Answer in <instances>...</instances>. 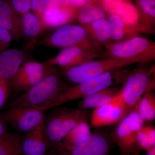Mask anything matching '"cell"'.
<instances>
[{
	"instance_id": "cell-1",
	"label": "cell",
	"mask_w": 155,
	"mask_h": 155,
	"mask_svg": "<svg viewBox=\"0 0 155 155\" xmlns=\"http://www.w3.org/2000/svg\"><path fill=\"white\" fill-rule=\"evenodd\" d=\"M130 71L120 69L103 73L74 86H66L51 102L43 109L47 110L65 103L82 99L100 90L124 84Z\"/></svg>"
},
{
	"instance_id": "cell-2",
	"label": "cell",
	"mask_w": 155,
	"mask_h": 155,
	"mask_svg": "<svg viewBox=\"0 0 155 155\" xmlns=\"http://www.w3.org/2000/svg\"><path fill=\"white\" fill-rule=\"evenodd\" d=\"M66 86L62 80L61 72L57 67L46 64L44 75L41 80L15 98L10 104L9 107L24 106L43 110L51 102Z\"/></svg>"
},
{
	"instance_id": "cell-3",
	"label": "cell",
	"mask_w": 155,
	"mask_h": 155,
	"mask_svg": "<svg viewBox=\"0 0 155 155\" xmlns=\"http://www.w3.org/2000/svg\"><path fill=\"white\" fill-rule=\"evenodd\" d=\"M35 45L55 48L77 46L89 50L103 56L105 51L94 41L82 25L69 24L62 25L43 38L38 41Z\"/></svg>"
},
{
	"instance_id": "cell-4",
	"label": "cell",
	"mask_w": 155,
	"mask_h": 155,
	"mask_svg": "<svg viewBox=\"0 0 155 155\" xmlns=\"http://www.w3.org/2000/svg\"><path fill=\"white\" fill-rule=\"evenodd\" d=\"M51 109L44 119L45 135L49 149L61 143L75 125L87 119V114L84 109L60 106Z\"/></svg>"
},
{
	"instance_id": "cell-5",
	"label": "cell",
	"mask_w": 155,
	"mask_h": 155,
	"mask_svg": "<svg viewBox=\"0 0 155 155\" xmlns=\"http://www.w3.org/2000/svg\"><path fill=\"white\" fill-rule=\"evenodd\" d=\"M137 63L145 64L138 59L107 57L98 61H90L75 67L62 69L60 72L67 80L77 84L104 72L123 69Z\"/></svg>"
},
{
	"instance_id": "cell-6",
	"label": "cell",
	"mask_w": 155,
	"mask_h": 155,
	"mask_svg": "<svg viewBox=\"0 0 155 155\" xmlns=\"http://www.w3.org/2000/svg\"><path fill=\"white\" fill-rule=\"evenodd\" d=\"M107 57L138 59L145 64L155 60V43L139 36L104 45Z\"/></svg>"
},
{
	"instance_id": "cell-7",
	"label": "cell",
	"mask_w": 155,
	"mask_h": 155,
	"mask_svg": "<svg viewBox=\"0 0 155 155\" xmlns=\"http://www.w3.org/2000/svg\"><path fill=\"white\" fill-rule=\"evenodd\" d=\"M139 102L118 122L114 130V141L122 153H130L140 151L137 141V135L143 126L144 122L139 114Z\"/></svg>"
},
{
	"instance_id": "cell-8",
	"label": "cell",
	"mask_w": 155,
	"mask_h": 155,
	"mask_svg": "<svg viewBox=\"0 0 155 155\" xmlns=\"http://www.w3.org/2000/svg\"><path fill=\"white\" fill-rule=\"evenodd\" d=\"M144 64H140V66L130 72L121 89V95L129 110L140 101L150 84L153 82L150 79L154 69H148Z\"/></svg>"
},
{
	"instance_id": "cell-9",
	"label": "cell",
	"mask_w": 155,
	"mask_h": 155,
	"mask_svg": "<svg viewBox=\"0 0 155 155\" xmlns=\"http://www.w3.org/2000/svg\"><path fill=\"white\" fill-rule=\"evenodd\" d=\"M110 144L103 135L93 134L78 143L65 146L59 143L52 148L51 155H110Z\"/></svg>"
},
{
	"instance_id": "cell-10",
	"label": "cell",
	"mask_w": 155,
	"mask_h": 155,
	"mask_svg": "<svg viewBox=\"0 0 155 155\" xmlns=\"http://www.w3.org/2000/svg\"><path fill=\"white\" fill-rule=\"evenodd\" d=\"M45 111L31 107L12 106L0 116L17 133L22 134L26 133L42 122Z\"/></svg>"
},
{
	"instance_id": "cell-11",
	"label": "cell",
	"mask_w": 155,
	"mask_h": 155,
	"mask_svg": "<svg viewBox=\"0 0 155 155\" xmlns=\"http://www.w3.org/2000/svg\"><path fill=\"white\" fill-rule=\"evenodd\" d=\"M129 111L120 92L110 102L94 109L90 126L97 128L114 125L120 122Z\"/></svg>"
},
{
	"instance_id": "cell-12",
	"label": "cell",
	"mask_w": 155,
	"mask_h": 155,
	"mask_svg": "<svg viewBox=\"0 0 155 155\" xmlns=\"http://www.w3.org/2000/svg\"><path fill=\"white\" fill-rule=\"evenodd\" d=\"M101 57L102 56L86 49L71 47L62 49L58 54L45 63L48 65L67 69L94 61L95 58Z\"/></svg>"
},
{
	"instance_id": "cell-13",
	"label": "cell",
	"mask_w": 155,
	"mask_h": 155,
	"mask_svg": "<svg viewBox=\"0 0 155 155\" xmlns=\"http://www.w3.org/2000/svg\"><path fill=\"white\" fill-rule=\"evenodd\" d=\"M24 58L23 51L17 49H8L0 55V85L9 92L10 84Z\"/></svg>"
},
{
	"instance_id": "cell-14",
	"label": "cell",
	"mask_w": 155,
	"mask_h": 155,
	"mask_svg": "<svg viewBox=\"0 0 155 155\" xmlns=\"http://www.w3.org/2000/svg\"><path fill=\"white\" fill-rule=\"evenodd\" d=\"M78 11L71 5L64 7L46 6L41 21L46 30L55 29L75 21Z\"/></svg>"
},
{
	"instance_id": "cell-15",
	"label": "cell",
	"mask_w": 155,
	"mask_h": 155,
	"mask_svg": "<svg viewBox=\"0 0 155 155\" xmlns=\"http://www.w3.org/2000/svg\"><path fill=\"white\" fill-rule=\"evenodd\" d=\"M23 155H45L49 149L45 135L44 120L25 133L22 142Z\"/></svg>"
},
{
	"instance_id": "cell-16",
	"label": "cell",
	"mask_w": 155,
	"mask_h": 155,
	"mask_svg": "<svg viewBox=\"0 0 155 155\" xmlns=\"http://www.w3.org/2000/svg\"><path fill=\"white\" fill-rule=\"evenodd\" d=\"M0 27L8 31L13 40L22 38L21 15L15 11L10 0H0Z\"/></svg>"
},
{
	"instance_id": "cell-17",
	"label": "cell",
	"mask_w": 155,
	"mask_h": 155,
	"mask_svg": "<svg viewBox=\"0 0 155 155\" xmlns=\"http://www.w3.org/2000/svg\"><path fill=\"white\" fill-rule=\"evenodd\" d=\"M22 37L29 41L27 48L34 47L39 38L46 30L40 19L32 12L21 15Z\"/></svg>"
},
{
	"instance_id": "cell-18",
	"label": "cell",
	"mask_w": 155,
	"mask_h": 155,
	"mask_svg": "<svg viewBox=\"0 0 155 155\" xmlns=\"http://www.w3.org/2000/svg\"><path fill=\"white\" fill-rule=\"evenodd\" d=\"M119 87H112L103 89L90 95L81 99L78 104L81 109L96 108L110 102L119 95L121 91Z\"/></svg>"
},
{
	"instance_id": "cell-19",
	"label": "cell",
	"mask_w": 155,
	"mask_h": 155,
	"mask_svg": "<svg viewBox=\"0 0 155 155\" xmlns=\"http://www.w3.org/2000/svg\"><path fill=\"white\" fill-rule=\"evenodd\" d=\"M108 20L110 27L111 42L126 40L138 36L140 33L136 28L126 24L117 15H110Z\"/></svg>"
},
{
	"instance_id": "cell-20",
	"label": "cell",
	"mask_w": 155,
	"mask_h": 155,
	"mask_svg": "<svg viewBox=\"0 0 155 155\" xmlns=\"http://www.w3.org/2000/svg\"><path fill=\"white\" fill-rule=\"evenodd\" d=\"M145 33H153L155 25V0H137L135 6Z\"/></svg>"
},
{
	"instance_id": "cell-21",
	"label": "cell",
	"mask_w": 155,
	"mask_h": 155,
	"mask_svg": "<svg viewBox=\"0 0 155 155\" xmlns=\"http://www.w3.org/2000/svg\"><path fill=\"white\" fill-rule=\"evenodd\" d=\"M94 41L104 46L111 42V31L107 19H102L82 25Z\"/></svg>"
},
{
	"instance_id": "cell-22",
	"label": "cell",
	"mask_w": 155,
	"mask_h": 155,
	"mask_svg": "<svg viewBox=\"0 0 155 155\" xmlns=\"http://www.w3.org/2000/svg\"><path fill=\"white\" fill-rule=\"evenodd\" d=\"M107 14L97 3L91 1L78 11L76 21L80 25H85L102 19H106Z\"/></svg>"
},
{
	"instance_id": "cell-23",
	"label": "cell",
	"mask_w": 155,
	"mask_h": 155,
	"mask_svg": "<svg viewBox=\"0 0 155 155\" xmlns=\"http://www.w3.org/2000/svg\"><path fill=\"white\" fill-rule=\"evenodd\" d=\"M24 134L10 133L0 137V155H23L22 142Z\"/></svg>"
},
{
	"instance_id": "cell-24",
	"label": "cell",
	"mask_w": 155,
	"mask_h": 155,
	"mask_svg": "<svg viewBox=\"0 0 155 155\" xmlns=\"http://www.w3.org/2000/svg\"><path fill=\"white\" fill-rule=\"evenodd\" d=\"M138 112L143 122H151L155 118V97L152 90H147L138 103Z\"/></svg>"
},
{
	"instance_id": "cell-25",
	"label": "cell",
	"mask_w": 155,
	"mask_h": 155,
	"mask_svg": "<svg viewBox=\"0 0 155 155\" xmlns=\"http://www.w3.org/2000/svg\"><path fill=\"white\" fill-rule=\"evenodd\" d=\"M90 127L87 119L82 120L69 131L60 143L65 146L76 144L91 134Z\"/></svg>"
},
{
	"instance_id": "cell-26",
	"label": "cell",
	"mask_w": 155,
	"mask_h": 155,
	"mask_svg": "<svg viewBox=\"0 0 155 155\" xmlns=\"http://www.w3.org/2000/svg\"><path fill=\"white\" fill-rule=\"evenodd\" d=\"M137 141L139 149L145 150L155 147V140H153L140 128L137 135Z\"/></svg>"
},
{
	"instance_id": "cell-27",
	"label": "cell",
	"mask_w": 155,
	"mask_h": 155,
	"mask_svg": "<svg viewBox=\"0 0 155 155\" xmlns=\"http://www.w3.org/2000/svg\"><path fill=\"white\" fill-rule=\"evenodd\" d=\"M15 11L20 15H23L31 10V0H10Z\"/></svg>"
},
{
	"instance_id": "cell-28",
	"label": "cell",
	"mask_w": 155,
	"mask_h": 155,
	"mask_svg": "<svg viewBox=\"0 0 155 155\" xmlns=\"http://www.w3.org/2000/svg\"><path fill=\"white\" fill-rule=\"evenodd\" d=\"M13 40L8 31L0 27V55L8 49Z\"/></svg>"
},
{
	"instance_id": "cell-29",
	"label": "cell",
	"mask_w": 155,
	"mask_h": 155,
	"mask_svg": "<svg viewBox=\"0 0 155 155\" xmlns=\"http://www.w3.org/2000/svg\"><path fill=\"white\" fill-rule=\"evenodd\" d=\"M48 1V0H31L32 12L41 20Z\"/></svg>"
},
{
	"instance_id": "cell-30",
	"label": "cell",
	"mask_w": 155,
	"mask_h": 155,
	"mask_svg": "<svg viewBox=\"0 0 155 155\" xmlns=\"http://www.w3.org/2000/svg\"><path fill=\"white\" fill-rule=\"evenodd\" d=\"M9 92L0 85V110L5 104Z\"/></svg>"
},
{
	"instance_id": "cell-31",
	"label": "cell",
	"mask_w": 155,
	"mask_h": 155,
	"mask_svg": "<svg viewBox=\"0 0 155 155\" xmlns=\"http://www.w3.org/2000/svg\"><path fill=\"white\" fill-rule=\"evenodd\" d=\"M7 123L0 116V137H5L10 134L7 127Z\"/></svg>"
},
{
	"instance_id": "cell-32",
	"label": "cell",
	"mask_w": 155,
	"mask_h": 155,
	"mask_svg": "<svg viewBox=\"0 0 155 155\" xmlns=\"http://www.w3.org/2000/svg\"><path fill=\"white\" fill-rule=\"evenodd\" d=\"M71 5L75 8L79 10L83 6L90 2L93 0H70Z\"/></svg>"
},
{
	"instance_id": "cell-33",
	"label": "cell",
	"mask_w": 155,
	"mask_h": 155,
	"mask_svg": "<svg viewBox=\"0 0 155 155\" xmlns=\"http://www.w3.org/2000/svg\"><path fill=\"white\" fill-rule=\"evenodd\" d=\"M145 151L147 152V155H155V147L149 149Z\"/></svg>"
},
{
	"instance_id": "cell-34",
	"label": "cell",
	"mask_w": 155,
	"mask_h": 155,
	"mask_svg": "<svg viewBox=\"0 0 155 155\" xmlns=\"http://www.w3.org/2000/svg\"><path fill=\"white\" fill-rule=\"evenodd\" d=\"M121 155H140V151H137L130 153H122Z\"/></svg>"
},
{
	"instance_id": "cell-35",
	"label": "cell",
	"mask_w": 155,
	"mask_h": 155,
	"mask_svg": "<svg viewBox=\"0 0 155 155\" xmlns=\"http://www.w3.org/2000/svg\"><path fill=\"white\" fill-rule=\"evenodd\" d=\"M50 155V154H48V155Z\"/></svg>"
},
{
	"instance_id": "cell-36",
	"label": "cell",
	"mask_w": 155,
	"mask_h": 155,
	"mask_svg": "<svg viewBox=\"0 0 155 155\" xmlns=\"http://www.w3.org/2000/svg\"><path fill=\"white\" fill-rule=\"evenodd\" d=\"M50 155H51V154H50Z\"/></svg>"
}]
</instances>
